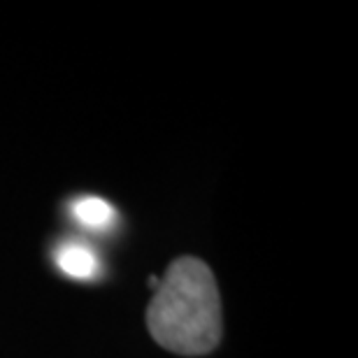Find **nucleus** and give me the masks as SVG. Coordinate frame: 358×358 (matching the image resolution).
<instances>
[{"label":"nucleus","mask_w":358,"mask_h":358,"mask_svg":"<svg viewBox=\"0 0 358 358\" xmlns=\"http://www.w3.org/2000/svg\"><path fill=\"white\" fill-rule=\"evenodd\" d=\"M54 261L63 275L73 277V279H93L100 272V259L96 256L91 247L82 245V242H63L56 249Z\"/></svg>","instance_id":"obj_2"},{"label":"nucleus","mask_w":358,"mask_h":358,"mask_svg":"<svg viewBox=\"0 0 358 358\" xmlns=\"http://www.w3.org/2000/svg\"><path fill=\"white\" fill-rule=\"evenodd\" d=\"M147 326L163 349L182 356H205L221 340V296L207 263L177 259L156 286Z\"/></svg>","instance_id":"obj_1"},{"label":"nucleus","mask_w":358,"mask_h":358,"mask_svg":"<svg viewBox=\"0 0 358 358\" xmlns=\"http://www.w3.org/2000/svg\"><path fill=\"white\" fill-rule=\"evenodd\" d=\"M70 212H73V217L84 228H91V231H105V228H110L114 224V217H117L114 207L105 198L98 196H82L73 200Z\"/></svg>","instance_id":"obj_3"}]
</instances>
